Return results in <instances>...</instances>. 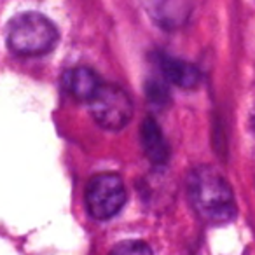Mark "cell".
Here are the masks:
<instances>
[{
  "label": "cell",
  "mask_w": 255,
  "mask_h": 255,
  "mask_svg": "<svg viewBox=\"0 0 255 255\" xmlns=\"http://www.w3.org/2000/svg\"><path fill=\"white\" fill-rule=\"evenodd\" d=\"M93 119L109 131H119L133 116V103L123 88L116 84H100L89 100Z\"/></svg>",
  "instance_id": "cell-4"
},
{
  "label": "cell",
  "mask_w": 255,
  "mask_h": 255,
  "mask_svg": "<svg viewBox=\"0 0 255 255\" xmlns=\"http://www.w3.org/2000/svg\"><path fill=\"white\" fill-rule=\"evenodd\" d=\"M98 74L89 67H75L65 72L63 75V88L70 96L81 102H89L91 96L100 88Z\"/></svg>",
  "instance_id": "cell-8"
},
{
  "label": "cell",
  "mask_w": 255,
  "mask_h": 255,
  "mask_svg": "<svg viewBox=\"0 0 255 255\" xmlns=\"http://www.w3.org/2000/svg\"><path fill=\"white\" fill-rule=\"evenodd\" d=\"M7 47L18 56H42L54 49L60 39L56 25L40 12H23L9 21Z\"/></svg>",
  "instance_id": "cell-2"
},
{
  "label": "cell",
  "mask_w": 255,
  "mask_h": 255,
  "mask_svg": "<svg viewBox=\"0 0 255 255\" xmlns=\"http://www.w3.org/2000/svg\"><path fill=\"white\" fill-rule=\"evenodd\" d=\"M192 208L210 224H226L236 217L234 194L227 180L210 166H199L187 178Z\"/></svg>",
  "instance_id": "cell-1"
},
{
  "label": "cell",
  "mask_w": 255,
  "mask_h": 255,
  "mask_svg": "<svg viewBox=\"0 0 255 255\" xmlns=\"http://www.w3.org/2000/svg\"><path fill=\"white\" fill-rule=\"evenodd\" d=\"M140 140L142 149L150 163L154 164H166L170 157V145L166 142V136L161 131V126L152 119L147 117L140 126Z\"/></svg>",
  "instance_id": "cell-7"
},
{
  "label": "cell",
  "mask_w": 255,
  "mask_h": 255,
  "mask_svg": "<svg viewBox=\"0 0 255 255\" xmlns=\"http://www.w3.org/2000/svg\"><path fill=\"white\" fill-rule=\"evenodd\" d=\"M110 255H152V250H150V247L145 241L131 240V241H123L117 247H114Z\"/></svg>",
  "instance_id": "cell-9"
},
{
  "label": "cell",
  "mask_w": 255,
  "mask_h": 255,
  "mask_svg": "<svg viewBox=\"0 0 255 255\" xmlns=\"http://www.w3.org/2000/svg\"><path fill=\"white\" fill-rule=\"evenodd\" d=\"M154 21L164 30H177L189 21L196 0H145Z\"/></svg>",
  "instance_id": "cell-5"
},
{
  "label": "cell",
  "mask_w": 255,
  "mask_h": 255,
  "mask_svg": "<svg viewBox=\"0 0 255 255\" xmlns=\"http://www.w3.org/2000/svg\"><path fill=\"white\" fill-rule=\"evenodd\" d=\"M156 65L163 77L182 89H194L201 81V72L196 65L170 54H156Z\"/></svg>",
  "instance_id": "cell-6"
},
{
  "label": "cell",
  "mask_w": 255,
  "mask_h": 255,
  "mask_svg": "<svg viewBox=\"0 0 255 255\" xmlns=\"http://www.w3.org/2000/svg\"><path fill=\"white\" fill-rule=\"evenodd\" d=\"M126 185L117 173H100L89 180L86 189V208L96 220H109L124 208Z\"/></svg>",
  "instance_id": "cell-3"
}]
</instances>
